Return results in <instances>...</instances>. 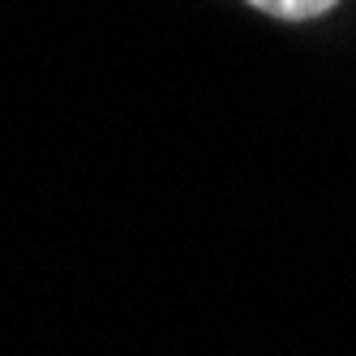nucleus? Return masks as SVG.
Returning <instances> with one entry per match:
<instances>
[{"label": "nucleus", "mask_w": 356, "mask_h": 356, "mask_svg": "<svg viewBox=\"0 0 356 356\" xmlns=\"http://www.w3.org/2000/svg\"><path fill=\"white\" fill-rule=\"evenodd\" d=\"M249 5L270 13V17H284V22H309V17L330 13L339 0H249Z\"/></svg>", "instance_id": "1"}]
</instances>
